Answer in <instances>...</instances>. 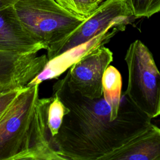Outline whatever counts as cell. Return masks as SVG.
Returning a JSON list of instances; mask_svg holds the SVG:
<instances>
[{"mask_svg": "<svg viewBox=\"0 0 160 160\" xmlns=\"http://www.w3.org/2000/svg\"><path fill=\"white\" fill-rule=\"evenodd\" d=\"M56 96L68 108L61 125L52 136L64 160H107L152 124L150 118L121 95L118 116L111 119V107L103 95L90 99L71 92L66 76L52 86Z\"/></svg>", "mask_w": 160, "mask_h": 160, "instance_id": "cell-1", "label": "cell"}, {"mask_svg": "<svg viewBox=\"0 0 160 160\" xmlns=\"http://www.w3.org/2000/svg\"><path fill=\"white\" fill-rule=\"evenodd\" d=\"M39 86L22 88L0 116V160H64L48 125L52 96L39 98Z\"/></svg>", "mask_w": 160, "mask_h": 160, "instance_id": "cell-2", "label": "cell"}, {"mask_svg": "<svg viewBox=\"0 0 160 160\" xmlns=\"http://www.w3.org/2000/svg\"><path fill=\"white\" fill-rule=\"evenodd\" d=\"M13 7L24 28L46 46L48 59L84 21L68 12L54 0H18Z\"/></svg>", "mask_w": 160, "mask_h": 160, "instance_id": "cell-3", "label": "cell"}, {"mask_svg": "<svg viewBox=\"0 0 160 160\" xmlns=\"http://www.w3.org/2000/svg\"><path fill=\"white\" fill-rule=\"evenodd\" d=\"M128 85L124 94L151 119L160 114V74L149 48L140 40L132 42L124 58Z\"/></svg>", "mask_w": 160, "mask_h": 160, "instance_id": "cell-4", "label": "cell"}, {"mask_svg": "<svg viewBox=\"0 0 160 160\" xmlns=\"http://www.w3.org/2000/svg\"><path fill=\"white\" fill-rule=\"evenodd\" d=\"M136 18L133 16L126 0H104L94 12L57 48L48 60L84 43L101 32L119 28L122 31Z\"/></svg>", "mask_w": 160, "mask_h": 160, "instance_id": "cell-5", "label": "cell"}, {"mask_svg": "<svg viewBox=\"0 0 160 160\" xmlns=\"http://www.w3.org/2000/svg\"><path fill=\"white\" fill-rule=\"evenodd\" d=\"M113 60L112 51L102 45L71 65L66 74L71 92L90 99L102 95V76Z\"/></svg>", "mask_w": 160, "mask_h": 160, "instance_id": "cell-6", "label": "cell"}, {"mask_svg": "<svg viewBox=\"0 0 160 160\" xmlns=\"http://www.w3.org/2000/svg\"><path fill=\"white\" fill-rule=\"evenodd\" d=\"M46 54L0 51V93L22 89L44 68Z\"/></svg>", "mask_w": 160, "mask_h": 160, "instance_id": "cell-7", "label": "cell"}, {"mask_svg": "<svg viewBox=\"0 0 160 160\" xmlns=\"http://www.w3.org/2000/svg\"><path fill=\"white\" fill-rule=\"evenodd\" d=\"M46 46L34 38L20 22L13 6L0 10V51L37 53Z\"/></svg>", "mask_w": 160, "mask_h": 160, "instance_id": "cell-8", "label": "cell"}, {"mask_svg": "<svg viewBox=\"0 0 160 160\" xmlns=\"http://www.w3.org/2000/svg\"><path fill=\"white\" fill-rule=\"evenodd\" d=\"M120 31H122L121 28H113L101 32L89 41L48 60L41 72L31 81L27 86L40 84L44 81L59 77L74 62L97 48L109 42L111 39Z\"/></svg>", "mask_w": 160, "mask_h": 160, "instance_id": "cell-9", "label": "cell"}, {"mask_svg": "<svg viewBox=\"0 0 160 160\" xmlns=\"http://www.w3.org/2000/svg\"><path fill=\"white\" fill-rule=\"evenodd\" d=\"M107 160H160V129L152 124L144 134L110 155Z\"/></svg>", "mask_w": 160, "mask_h": 160, "instance_id": "cell-10", "label": "cell"}, {"mask_svg": "<svg viewBox=\"0 0 160 160\" xmlns=\"http://www.w3.org/2000/svg\"><path fill=\"white\" fill-rule=\"evenodd\" d=\"M102 95L111 107V119L114 120L118 115L121 98L122 79L119 71L109 65L102 76Z\"/></svg>", "mask_w": 160, "mask_h": 160, "instance_id": "cell-11", "label": "cell"}, {"mask_svg": "<svg viewBox=\"0 0 160 160\" xmlns=\"http://www.w3.org/2000/svg\"><path fill=\"white\" fill-rule=\"evenodd\" d=\"M54 1L68 12L82 20L89 17L100 4L95 0Z\"/></svg>", "mask_w": 160, "mask_h": 160, "instance_id": "cell-12", "label": "cell"}, {"mask_svg": "<svg viewBox=\"0 0 160 160\" xmlns=\"http://www.w3.org/2000/svg\"><path fill=\"white\" fill-rule=\"evenodd\" d=\"M48 110V125L51 134H56L61 125L64 116L68 112V108L55 95L52 94Z\"/></svg>", "mask_w": 160, "mask_h": 160, "instance_id": "cell-13", "label": "cell"}, {"mask_svg": "<svg viewBox=\"0 0 160 160\" xmlns=\"http://www.w3.org/2000/svg\"><path fill=\"white\" fill-rule=\"evenodd\" d=\"M133 16L136 18H149L160 11V0H126Z\"/></svg>", "mask_w": 160, "mask_h": 160, "instance_id": "cell-14", "label": "cell"}, {"mask_svg": "<svg viewBox=\"0 0 160 160\" xmlns=\"http://www.w3.org/2000/svg\"><path fill=\"white\" fill-rule=\"evenodd\" d=\"M22 89L4 91L0 93V116Z\"/></svg>", "mask_w": 160, "mask_h": 160, "instance_id": "cell-15", "label": "cell"}, {"mask_svg": "<svg viewBox=\"0 0 160 160\" xmlns=\"http://www.w3.org/2000/svg\"><path fill=\"white\" fill-rule=\"evenodd\" d=\"M18 0H0V10L10 6H13Z\"/></svg>", "mask_w": 160, "mask_h": 160, "instance_id": "cell-16", "label": "cell"}, {"mask_svg": "<svg viewBox=\"0 0 160 160\" xmlns=\"http://www.w3.org/2000/svg\"><path fill=\"white\" fill-rule=\"evenodd\" d=\"M95 1H96L97 2H98L99 3H100V4H101V3L102 1H104V0H95Z\"/></svg>", "mask_w": 160, "mask_h": 160, "instance_id": "cell-17", "label": "cell"}]
</instances>
